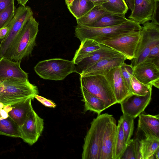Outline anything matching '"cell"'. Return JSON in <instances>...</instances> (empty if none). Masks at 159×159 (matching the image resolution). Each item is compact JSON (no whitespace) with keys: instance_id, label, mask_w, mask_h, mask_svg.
<instances>
[{"instance_id":"6da1fadb","label":"cell","mask_w":159,"mask_h":159,"mask_svg":"<svg viewBox=\"0 0 159 159\" xmlns=\"http://www.w3.org/2000/svg\"><path fill=\"white\" fill-rule=\"evenodd\" d=\"M39 23L33 16L26 21L17 36L3 57L10 60L21 62L32 56L36 45Z\"/></svg>"},{"instance_id":"7a4b0ae2","label":"cell","mask_w":159,"mask_h":159,"mask_svg":"<svg viewBox=\"0 0 159 159\" xmlns=\"http://www.w3.org/2000/svg\"><path fill=\"white\" fill-rule=\"evenodd\" d=\"M38 87L28 80L11 78L0 83V104L4 106L32 98L39 94Z\"/></svg>"},{"instance_id":"3957f363","label":"cell","mask_w":159,"mask_h":159,"mask_svg":"<svg viewBox=\"0 0 159 159\" xmlns=\"http://www.w3.org/2000/svg\"><path fill=\"white\" fill-rule=\"evenodd\" d=\"M142 26L129 19L121 24L111 26L93 27L78 25L75 27V37L80 41L84 39L98 42L115 38L126 33L141 30Z\"/></svg>"},{"instance_id":"277c9868","label":"cell","mask_w":159,"mask_h":159,"mask_svg":"<svg viewBox=\"0 0 159 159\" xmlns=\"http://www.w3.org/2000/svg\"><path fill=\"white\" fill-rule=\"evenodd\" d=\"M109 115H98L91 122L84 139L82 159H100L102 135Z\"/></svg>"},{"instance_id":"5b68a950","label":"cell","mask_w":159,"mask_h":159,"mask_svg":"<svg viewBox=\"0 0 159 159\" xmlns=\"http://www.w3.org/2000/svg\"><path fill=\"white\" fill-rule=\"evenodd\" d=\"M40 78L55 81L62 80L68 75L76 73L73 61L61 58H54L41 61L34 67Z\"/></svg>"},{"instance_id":"8992f818","label":"cell","mask_w":159,"mask_h":159,"mask_svg":"<svg viewBox=\"0 0 159 159\" xmlns=\"http://www.w3.org/2000/svg\"><path fill=\"white\" fill-rule=\"evenodd\" d=\"M143 25L135 57L130 64L133 67L145 61L152 48L159 44V24L157 20L147 22Z\"/></svg>"},{"instance_id":"52a82bcc","label":"cell","mask_w":159,"mask_h":159,"mask_svg":"<svg viewBox=\"0 0 159 159\" xmlns=\"http://www.w3.org/2000/svg\"><path fill=\"white\" fill-rule=\"evenodd\" d=\"M80 86L101 99L107 108L117 103L114 93L105 76H80Z\"/></svg>"},{"instance_id":"ba28073f","label":"cell","mask_w":159,"mask_h":159,"mask_svg":"<svg viewBox=\"0 0 159 159\" xmlns=\"http://www.w3.org/2000/svg\"><path fill=\"white\" fill-rule=\"evenodd\" d=\"M32 9L29 6L20 5L16 8L14 16L7 26L9 31L0 43V59L3 57L14 41L24 24L33 16Z\"/></svg>"},{"instance_id":"9c48e42d","label":"cell","mask_w":159,"mask_h":159,"mask_svg":"<svg viewBox=\"0 0 159 159\" xmlns=\"http://www.w3.org/2000/svg\"><path fill=\"white\" fill-rule=\"evenodd\" d=\"M140 37V30L134 31L98 42L119 52L132 60L135 57Z\"/></svg>"},{"instance_id":"30bf717a","label":"cell","mask_w":159,"mask_h":159,"mask_svg":"<svg viewBox=\"0 0 159 159\" xmlns=\"http://www.w3.org/2000/svg\"><path fill=\"white\" fill-rule=\"evenodd\" d=\"M20 138L30 145L35 143L41 136L44 129L43 119L33 109L23 125L19 127Z\"/></svg>"},{"instance_id":"8fae6325","label":"cell","mask_w":159,"mask_h":159,"mask_svg":"<svg viewBox=\"0 0 159 159\" xmlns=\"http://www.w3.org/2000/svg\"><path fill=\"white\" fill-rule=\"evenodd\" d=\"M133 8L129 19L139 25L157 21L156 15L158 2L156 0H133Z\"/></svg>"},{"instance_id":"7c38bea8","label":"cell","mask_w":159,"mask_h":159,"mask_svg":"<svg viewBox=\"0 0 159 159\" xmlns=\"http://www.w3.org/2000/svg\"><path fill=\"white\" fill-rule=\"evenodd\" d=\"M117 129L116 121L110 114L103 133L100 159H114Z\"/></svg>"},{"instance_id":"4fadbf2b","label":"cell","mask_w":159,"mask_h":159,"mask_svg":"<svg viewBox=\"0 0 159 159\" xmlns=\"http://www.w3.org/2000/svg\"><path fill=\"white\" fill-rule=\"evenodd\" d=\"M152 91L143 96L131 94L120 103L123 114L134 118L142 112L150 103L152 99Z\"/></svg>"},{"instance_id":"5bb4252c","label":"cell","mask_w":159,"mask_h":159,"mask_svg":"<svg viewBox=\"0 0 159 159\" xmlns=\"http://www.w3.org/2000/svg\"><path fill=\"white\" fill-rule=\"evenodd\" d=\"M100 44V49L89 53L76 65H75L76 73L80 75L96 63L102 59L124 57L109 47L102 44Z\"/></svg>"},{"instance_id":"9a60e30c","label":"cell","mask_w":159,"mask_h":159,"mask_svg":"<svg viewBox=\"0 0 159 159\" xmlns=\"http://www.w3.org/2000/svg\"><path fill=\"white\" fill-rule=\"evenodd\" d=\"M133 74L141 82L157 87L159 85V66L144 61L133 67Z\"/></svg>"},{"instance_id":"2e32d148","label":"cell","mask_w":159,"mask_h":159,"mask_svg":"<svg viewBox=\"0 0 159 159\" xmlns=\"http://www.w3.org/2000/svg\"><path fill=\"white\" fill-rule=\"evenodd\" d=\"M105 76L110 85L117 103H120L126 98L132 94L124 82L120 67L111 69Z\"/></svg>"},{"instance_id":"e0dca14e","label":"cell","mask_w":159,"mask_h":159,"mask_svg":"<svg viewBox=\"0 0 159 159\" xmlns=\"http://www.w3.org/2000/svg\"><path fill=\"white\" fill-rule=\"evenodd\" d=\"M126 60L124 57L108 58L101 60L87 69L80 75V76L94 75H105L111 69L120 67Z\"/></svg>"},{"instance_id":"ac0fdd59","label":"cell","mask_w":159,"mask_h":159,"mask_svg":"<svg viewBox=\"0 0 159 159\" xmlns=\"http://www.w3.org/2000/svg\"><path fill=\"white\" fill-rule=\"evenodd\" d=\"M20 63L4 57L1 58L0 59V83L11 78L28 80V74L21 69Z\"/></svg>"},{"instance_id":"d6986e66","label":"cell","mask_w":159,"mask_h":159,"mask_svg":"<svg viewBox=\"0 0 159 159\" xmlns=\"http://www.w3.org/2000/svg\"><path fill=\"white\" fill-rule=\"evenodd\" d=\"M139 117L138 128L145 137L159 139V115H152L143 112Z\"/></svg>"},{"instance_id":"ffe728a7","label":"cell","mask_w":159,"mask_h":159,"mask_svg":"<svg viewBox=\"0 0 159 159\" xmlns=\"http://www.w3.org/2000/svg\"><path fill=\"white\" fill-rule=\"evenodd\" d=\"M32 98L10 105L7 113L9 116L19 127L24 123L29 113L33 109Z\"/></svg>"},{"instance_id":"44dd1931","label":"cell","mask_w":159,"mask_h":159,"mask_svg":"<svg viewBox=\"0 0 159 159\" xmlns=\"http://www.w3.org/2000/svg\"><path fill=\"white\" fill-rule=\"evenodd\" d=\"M80 89L84 103V111H88L101 114L106 108L104 102L101 99L92 94L85 88L80 86Z\"/></svg>"},{"instance_id":"7402d4cb","label":"cell","mask_w":159,"mask_h":159,"mask_svg":"<svg viewBox=\"0 0 159 159\" xmlns=\"http://www.w3.org/2000/svg\"><path fill=\"white\" fill-rule=\"evenodd\" d=\"M100 48L101 44L95 40L84 39L81 41L79 48L76 50L72 61L75 65H76L87 55Z\"/></svg>"},{"instance_id":"603a6c76","label":"cell","mask_w":159,"mask_h":159,"mask_svg":"<svg viewBox=\"0 0 159 159\" xmlns=\"http://www.w3.org/2000/svg\"><path fill=\"white\" fill-rule=\"evenodd\" d=\"M140 143L141 159H153L154 153L159 148V139L146 137L140 140Z\"/></svg>"},{"instance_id":"cb8c5ba5","label":"cell","mask_w":159,"mask_h":159,"mask_svg":"<svg viewBox=\"0 0 159 159\" xmlns=\"http://www.w3.org/2000/svg\"><path fill=\"white\" fill-rule=\"evenodd\" d=\"M125 15L110 13L106 14L96 22L86 26L93 27H103L118 25L128 20Z\"/></svg>"},{"instance_id":"d4e9b609","label":"cell","mask_w":159,"mask_h":159,"mask_svg":"<svg viewBox=\"0 0 159 159\" xmlns=\"http://www.w3.org/2000/svg\"><path fill=\"white\" fill-rule=\"evenodd\" d=\"M110 13H112L107 11L102 6H95L84 16L76 19L77 23L79 25L87 26L97 21L103 16Z\"/></svg>"},{"instance_id":"484cf974","label":"cell","mask_w":159,"mask_h":159,"mask_svg":"<svg viewBox=\"0 0 159 159\" xmlns=\"http://www.w3.org/2000/svg\"><path fill=\"white\" fill-rule=\"evenodd\" d=\"M95 6L89 0H74L67 7L70 12L77 19L84 16Z\"/></svg>"},{"instance_id":"4316f807","label":"cell","mask_w":159,"mask_h":159,"mask_svg":"<svg viewBox=\"0 0 159 159\" xmlns=\"http://www.w3.org/2000/svg\"><path fill=\"white\" fill-rule=\"evenodd\" d=\"M127 146L125 143L122 127V120L120 116L118 120L117 125L115 140L114 159H121Z\"/></svg>"},{"instance_id":"83f0119b","label":"cell","mask_w":159,"mask_h":159,"mask_svg":"<svg viewBox=\"0 0 159 159\" xmlns=\"http://www.w3.org/2000/svg\"><path fill=\"white\" fill-rule=\"evenodd\" d=\"M0 135L20 138L19 127L9 117H4L0 114Z\"/></svg>"},{"instance_id":"f1b7e54d","label":"cell","mask_w":159,"mask_h":159,"mask_svg":"<svg viewBox=\"0 0 159 159\" xmlns=\"http://www.w3.org/2000/svg\"><path fill=\"white\" fill-rule=\"evenodd\" d=\"M102 6L112 13L125 15L129 7L125 0H108Z\"/></svg>"},{"instance_id":"f546056e","label":"cell","mask_w":159,"mask_h":159,"mask_svg":"<svg viewBox=\"0 0 159 159\" xmlns=\"http://www.w3.org/2000/svg\"><path fill=\"white\" fill-rule=\"evenodd\" d=\"M131 87L130 92L138 96H143L152 91V86L144 84L139 81L133 74L130 76Z\"/></svg>"},{"instance_id":"4dcf8cb0","label":"cell","mask_w":159,"mask_h":159,"mask_svg":"<svg viewBox=\"0 0 159 159\" xmlns=\"http://www.w3.org/2000/svg\"><path fill=\"white\" fill-rule=\"evenodd\" d=\"M140 140L131 139L121 159H142L140 152Z\"/></svg>"},{"instance_id":"1f68e13d","label":"cell","mask_w":159,"mask_h":159,"mask_svg":"<svg viewBox=\"0 0 159 159\" xmlns=\"http://www.w3.org/2000/svg\"><path fill=\"white\" fill-rule=\"evenodd\" d=\"M125 143L127 146L131 141L134 128V119L131 116L123 114L121 116Z\"/></svg>"},{"instance_id":"d6a6232c","label":"cell","mask_w":159,"mask_h":159,"mask_svg":"<svg viewBox=\"0 0 159 159\" xmlns=\"http://www.w3.org/2000/svg\"><path fill=\"white\" fill-rule=\"evenodd\" d=\"M16 8L12 3L0 13V29L6 27L14 16Z\"/></svg>"},{"instance_id":"836d02e7","label":"cell","mask_w":159,"mask_h":159,"mask_svg":"<svg viewBox=\"0 0 159 159\" xmlns=\"http://www.w3.org/2000/svg\"><path fill=\"white\" fill-rule=\"evenodd\" d=\"M120 69L124 82L130 92V76L133 74V67L131 64H127L125 62L120 66Z\"/></svg>"},{"instance_id":"e575fe53","label":"cell","mask_w":159,"mask_h":159,"mask_svg":"<svg viewBox=\"0 0 159 159\" xmlns=\"http://www.w3.org/2000/svg\"><path fill=\"white\" fill-rule=\"evenodd\" d=\"M145 61L152 63L159 66V44L152 48Z\"/></svg>"},{"instance_id":"d590c367","label":"cell","mask_w":159,"mask_h":159,"mask_svg":"<svg viewBox=\"0 0 159 159\" xmlns=\"http://www.w3.org/2000/svg\"><path fill=\"white\" fill-rule=\"evenodd\" d=\"M34 98L45 107L55 108L56 106V104L52 101L39 96L38 94L36 95Z\"/></svg>"},{"instance_id":"8d00e7d4","label":"cell","mask_w":159,"mask_h":159,"mask_svg":"<svg viewBox=\"0 0 159 159\" xmlns=\"http://www.w3.org/2000/svg\"><path fill=\"white\" fill-rule=\"evenodd\" d=\"M15 0H0V13L12 3Z\"/></svg>"},{"instance_id":"74e56055","label":"cell","mask_w":159,"mask_h":159,"mask_svg":"<svg viewBox=\"0 0 159 159\" xmlns=\"http://www.w3.org/2000/svg\"><path fill=\"white\" fill-rule=\"evenodd\" d=\"M9 30V27H6L0 29V39H3L7 35Z\"/></svg>"},{"instance_id":"f35d334b","label":"cell","mask_w":159,"mask_h":159,"mask_svg":"<svg viewBox=\"0 0 159 159\" xmlns=\"http://www.w3.org/2000/svg\"><path fill=\"white\" fill-rule=\"evenodd\" d=\"M96 6H102L104 4L108 2V0H89Z\"/></svg>"},{"instance_id":"ab89813d","label":"cell","mask_w":159,"mask_h":159,"mask_svg":"<svg viewBox=\"0 0 159 159\" xmlns=\"http://www.w3.org/2000/svg\"><path fill=\"white\" fill-rule=\"evenodd\" d=\"M130 10L132 11L133 8V0H125Z\"/></svg>"},{"instance_id":"60d3db41","label":"cell","mask_w":159,"mask_h":159,"mask_svg":"<svg viewBox=\"0 0 159 159\" xmlns=\"http://www.w3.org/2000/svg\"><path fill=\"white\" fill-rule=\"evenodd\" d=\"M18 4L20 6H25L29 0H16Z\"/></svg>"},{"instance_id":"b9f144b4","label":"cell","mask_w":159,"mask_h":159,"mask_svg":"<svg viewBox=\"0 0 159 159\" xmlns=\"http://www.w3.org/2000/svg\"><path fill=\"white\" fill-rule=\"evenodd\" d=\"M154 158L156 159H159V148L154 153L153 156V159Z\"/></svg>"},{"instance_id":"7bdbcfd3","label":"cell","mask_w":159,"mask_h":159,"mask_svg":"<svg viewBox=\"0 0 159 159\" xmlns=\"http://www.w3.org/2000/svg\"><path fill=\"white\" fill-rule=\"evenodd\" d=\"M74 0H65V3L67 6L70 5Z\"/></svg>"},{"instance_id":"ee69618b","label":"cell","mask_w":159,"mask_h":159,"mask_svg":"<svg viewBox=\"0 0 159 159\" xmlns=\"http://www.w3.org/2000/svg\"><path fill=\"white\" fill-rule=\"evenodd\" d=\"M157 1L159 2V0H156Z\"/></svg>"}]
</instances>
